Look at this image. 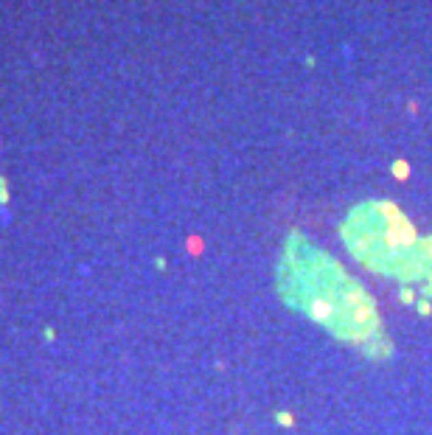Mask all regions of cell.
<instances>
[{
  "label": "cell",
  "instance_id": "cell-2",
  "mask_svg": "<svg viewBox=\"0 0 432 435\" xmlns=\"http://www.w3.org/2000/svg\"><path fill=\"white\" fill-rule=\"evenodd\" d=\"M351 250L379 272L401 275V281L432 278V239L418 242L413 225L393 202H365L351 211L343 225Z\"/></svg>",
  "mask_w": 432,
  "mask_h": 435
},
{
  "label": "cell",
  "instance_id": "cell-1",
  "mask_svg": "<svg viewBox=\"0 0 432 435\" xmlns=\"http://www.w3.org/2000/svg\"><path fill=\"white\" fill-rule=\"evenodd\" d=\"M281 292L306 315L317 318L334 334L368 343L379 337V320L370 298L326 253L292 236L281 261Z\"/></svg>",
  "mask_w": 432,
  "mask_h": 435
},
{
  "label": "cell",
  "instance_id": "cell-3",
  "mask_svg": "<svg viewBox=\"0 0 432 435\" xmlns=\"http://www.w3.org/2000/svg\"><path fill=\"white\" fill-rule=\"evenodd\" d=\"M393 174H396V177H407V166H405V163H401V161H398V163L393 166Z\"/></svg>",
  "mask_w": 432,
  "mask_h": 435
}]
</instances>
